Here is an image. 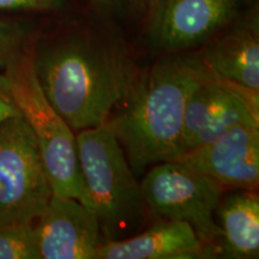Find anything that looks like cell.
I'll list each match as a JSON object with an SVG mask.
<instances>
[{
	"label": "cell",
	"mask_w": 259,
	"mask_h": 259,
	"mask_svg": "<svg viewBox=\"0 0 259 259\" xmlns=\"http://www.w3.org/2000/svg\"><path fill=\"white\" fill-rule=\"evenodd\" d=\"M211 74L200 56L180 54L157 61L135 82L120 111L106 122L135 174L180 156L187 99Z\"/></svg>",
	"instance_id": "cell-1"
},
{
	"label": "cell",
	"mask_w": 259,
	"mask_h": 259,
	"mask_svg": "<svg viewBox=\"0 0 259 259\" xmlns=\"http://www.w3.org/2000/svg\"><path fill=\"white\" fill-rule=\"evenodd\" d=\"M38 83L73 132L106 124L136 82L127 58L70 36L32 57Z\"/></svg>",
	"instance_id": "cell-2"
},
{
	"label": "cell",
	"mask_w": 259,
	"mask_h": 259,
	"mask_svg": "<svg viewBox=\"0 0 259 259\" xmlns=\"http://www.w3.org/2000/svg\"><path fill=\"white\" fill-rule=\"evenodd\" d=\"M77 154L89 206L106 240L136 234L144 216L141 185L106 124L77 132Z\"/></svg>",
	"instance_id": "cell-3"
},
{
	"label": "cell",
	"mask_w": 259,
	"mask_h": 259,
	"mask_svg": "<svg viewBox=\"0 0 259 259\" xmlns=\"http://www.w3.org/2000/svg\"><path fill=\"white\" fill-rule=\"evenodd\" d=\"M12 96L37 143L53 194L72 197L89 206L77 154L76 135L48 101L31 57L12 58L6 65Z\"/></svg>",
	"instance_id": "cell-4"
},
{
	"label": "cell",
	"mask_w": 259,
	"mask_h": 259,
	"mask_svg": "<svg viewBox=\"0 0 259 259\" xmlns=\"http://www.w3.org/2000/svg\"><path fill=\"white\" fill-rule=\"evenodd\" d=\"M53 196L37 143L22 115L0 124V226L34 223Z\"/></svg>",
	"instance_id": "cell-5"
},
{
	"label": "cell",
	"mask_w": 259,
	"mask_h": 259,
	"mask_svg": "<svg viewBox=\"0 0 259 259\" xmlns=\"http://www.w3.org/2000/svg\"><path fill=\"white\" fill-rule=\"evenodd\" d=\"M139 185L145 206L154 213L187 222L208 247L220 240L215 215L226 189L218 181L166 161L154 164Z\"/></svg>",
	"instance_id": "cell-6"
},
{
	"label": "cell",
	"mask_w": 259,
	"mask_h": 259,
	"mask_svg": "<svg viewBox=\"0 0 259 259\" xmlns=\"http://www.w3.org/2000/svg\"><path fill=\"white\" fill-rule=\"evenodd\" d=\"M174 161L211 178L225 189L254 191L259 184V130L239 126Z\"/></svg>",
	"instance_id": "cell-7"
},
{
	"label": "cell",
	"mask_w": 259,
	"mask_h": 259,
	"mask_svg": "<svg viewBox=\"0 0 259 259\" xmlns=\"http://www.w3.org/2000/svg\"><path fill=\"white\" fill-rule=\"evenodd\" d=\"M34 227L40 259H95L103 242L95 213L72 197L53 194Z\"/></svg>",
	"instance_id": "cell-8"
},
{
	"label": "cell",
	"mask_w": 259,
	"mask_h": 259,
	"mask_svg": "<svg viewBox=\"0 0 259 259\" xmlns=\"http://www.w3.org/2000/svg\"><path fill=\"white\" fill-rule=\"evenodd\" d=\"M244 0H161L155 21L158 47L181 51L197 46L234 18Z\"/></svg>",
	"instance_id": "cell-9"
},
{
	"label": "cell",
	"mask_w": 259,
	"mask_h": 259,
	"mask_svg": "<svg viewBox=\"0 0 259 259\" xmlns=\"http://www.w3.org/2000/svg\"><path fill=\"white\" fill-rule=\"evenodd\" d=\"M206 248L189 223L164 220L128 238L103 241L95 259H191L205 257Z\"/></svg>",
	"instance_id": "cell-10"
},
{
	"label": "cell",
	"mask_w": 259,
	"mask_h": 259,
	"mask_svg": "<svg viewBox=\"0 0 259 259\" xmlns=\"http://www.w3.org/2000/svg\"><path fill=\"white\" fill-rule=\"evenodd\" d=\"M202 58L219 78L244 89L259 90V40L254 27L236 28L210 45Z\"/></svg>",
	"instance_id": "cell-11"
},
{
	"label": "cell",
	"mask_w": 259,
	"mask_h": 259,
	"mask_svg": "<svg viewBox=\"0 0 259 259\" xmlns=\"http://www.w3.org/2000/svg\"><path fill=\"white\" fill-rule=\"evenodd\" d=\"M222 253L228 258L253 259L259 254V198L254 191L238 190L220 200Z\"/></svg>",
	"instance_id": "cell-12"
},
{
	"label": "cell",
	"mask_w": 259,
	"mask_h": 259,
	"mask_svg": "<svg viewBox=\"0 0 259 259\" xmlns=\"http://www.w3.org/2000/svg\"><path fill=\"white\" fill-rule=\"evenodd\" d=\"M221 79L212 73L199 83L187 99L181 131V155L193 148L194 139L205 124L206 116L218 94Z\"/></svg>",
	"instance_id": "cell-13"
},
{
	"label": "cell",
	"mask_w": 259,
	"mask_h": 259,
	"mask_svg": "<svg viewBox=\"0 0 259 259\" xmlns=\"http://www.w3.org/2000/svg\"><path fill=\"white\" fill-rule=\"evenodd\" d=\"M0 259H40L34 223L0 226Z\"/></svg>",
	"instance_id": "cell-14"
},
{
	"label": "cell",
	"mask_w": 259,
	"mask_h": 259,
	"mask_svg": "<svg viewBox=\"0 0 259 259\" xmlns=\"http://www.w3.org/2000/svg\"><path fill=\"white\" fill-rule=\"evenodd\" d=\"M18 31L14 25L0 21V66L8 65L14 58L17 46Z\"/></svg>",
	"instance_id": "cell-15"
},
{
	"label": "cell",
	"mask_w": 259,
	"mask_h": 259,
	"mask_svg": "<svg viewBox=\"0 0 259 259\" xmlns=\"http://www.w3.org/2000/svg\"><path fill=\"white\" fill-rule=\"evenodd\" d=\"M63 6V0H0V10L48 11Z\"/></svg>",
	"instance_id": "cell-16"
},
{
	"label": "cell",
	"mask_w": 259,
	"mask_h": 259,
	"mask_svg": "<svg viewBox=\"0 0 259 259\" xmlns=\"http://www.w3.org/2000/svg\"><path fill=\"white\" fill-rule=\"evenodd\" d=\"M21 115L16 105L5 73L0 74V124L10 118Z\"/></svg>",
	"instance_id": "cell-17"
},
{
	"label": "cell",
	"mask_w": 259,
	"mask_h": 259,
	"mask_svg": "<svg viewBox=\"0 0 259 259\" xmlns=\"http://www.w3.org/2000/svg\"><path fill=\"white\" fill-rule=\"evenodd\" d=\"M93 2L102 6H112L114 5L118 0H93Z\"/></svg>",
	"instance_id": "cell-18"
}]
</instances>
